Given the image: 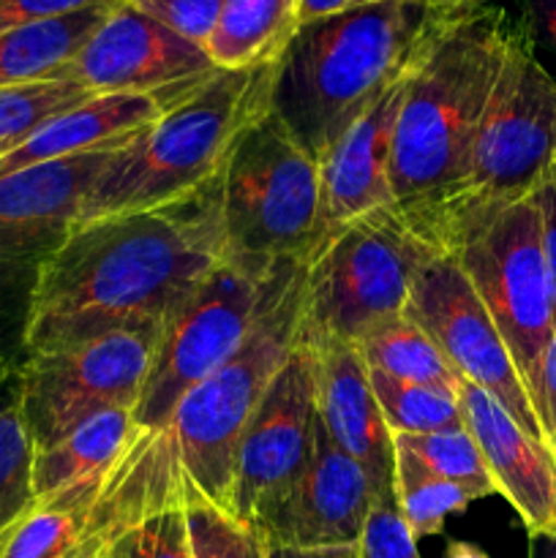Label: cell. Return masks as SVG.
Instances as JSON below:
<instances>
[{
    "label": "cell",
    "instance_id": "f35d334b",
    "mask_svg": "<svg viewBox=\"0 0 556 558\" xmlns=\"http://www.w3.org/2000/svg\"><path fill=\"white\" fill-rule=\"evenodd\" d=\"M270 558H360V543L333 548H270Z\"/></svg>",
    "mask_w": 556,
    "mask_h": 558
},
{
    "label": "cell",
    "instance_id": "9c48e42d",
    "mask_svg": "<svg viewBox=\"0 0 556 558\" xmlns=\"http://www.w3.org/2000/svg\"><path fill=\"white\" fill-rule=\"evenodd\" d=\"M450 256L494 319L540 417V385L556 332V305L532 199L501 207L472 229Z\"/></svg>",
    "mask_w": 556,
    "mask_h": 558
},
{
    "label": "cell",
    "instance_id": "603a6c76",
    "mask_svg": "<svg viewBox=\"0 0 556 558\" xmlns=\"http://www.w3.org/2000/svg\"><path fill=\"white\" fill-rule=\"evenodd\" d=\"M300 27V0H223L205 52L223 71L276 63Z\"/></svg>",
    "mask_w": 556,
    "mask_h": 558
},
{
    "label": "cell",
    "instance_id": "7a4b0ae2",
    "mask_svg": "<svg viewBox=\"0 0 556 558\" xmlns=\"http://www.w3.org/2000/svg\"><path fill=\"white\" fill-rule=\"evenodd\" d=\"M512 31L516 16L505 0L450 11L403 82L390 147V191L396 213L425 245L467 172Z\"/></svg>",
    "mask_w": 556,
    "mask_h": 558
},
{
    "label": "cell",
    "instance_id": "2e32d148",
    "mask_svg": "<svg viewBox=\"0 0 556 558\" xmlns=\"http://www.w3.org/2000/svg\"><path fill=\"white\" fill-rule=\"evenodd\" d=\"M114 150L82 153L0 174V254H49L76 229Z\"/></svg>",
    "mask_w": 556,
    "mask_h": 558
},
{
    "label": "cell",
    "instance_id": "5bb4252c",
    "mask_svg": "<svg viewBox=\"0 0 556 558\" xmlns=\"http://www.w3.org/2000/svg\"><path fill=\"white\" fill-rule=\"evenodd\" d=\"M376 501L379 494L365 469L338 450L319 423L309 466L294 483L256 507L249 523L267 548L358 545Z\"/></svg>",
    "mask_w": 556,
    "mask_h": 558
},
{
    "label": "cell",
    "instance_id": "60d3db41",
    "mask_svg": "<svg viewBox=\"0 0 556 558\" xmlns=\"http://www.w3.org/2000/svg\"><path fill=\"white\" fill-rule=\"evenodd\" d=\"M445 558H491V556L483 554V550L472 543H450Z\"/></svg>",
    "mask_w": 556,
    "mask_h": 558
},
{
    "label": "cell",
    "instance_id": "30bf717a",
    "mask_svg": "<svg viewBox=\"0 0 556 558\" xmlns=\"http://www.w3.org/2000/svg\"><path fill=\"white\" fill-rule=\"evenodd\" d=\"M283 267L262 276L223 259L169 314L134 407L142 430L167 428L178 403L243 347Z\"/></svg>",
    "mask_w": 556,
    "mask_h": 558
},
{
    "label": "cell",
    "instance_id": "ba28073f",
    "mask_svg": "<svg viewBox=\"0 0 556 558\" xmlns=\"http://www.w3.org/2000/svg\"><path fill=\"white\" fill-rule=\"evenodd\" d=\"M434 254L396 207L336 229L303 265V332L358 343L403 316L414 276Z\"/></svg>",
    "mask_w": 556,
    "mask_h": 558
},
{
    "label": "cell",
    "instance_id": "52a82bcc",
    "mask_svg": "<svg viewBox=\"0 0 556 558\" xmlns=\"http://www.w3.org/2000/svg\"><path fill=\"white\" fill-rule=\"evenodd\" d=\"M227 259L267 272L305 265L319 245V161L276 114L240 140L221 174Z\"/></svg>",
    "mask_w": 556,
    "mask_h": 558
},
{
    "label": "cell",
    "instance_id": "74e56055",
    "mask_svg": "<svg viewBox=\"0 0 556 558\" xmlns=\"http://www.w3.org/2000/svg\"><path fill=\"white\" fill-rule=\"evenodd\" d=\"M382 3V0H300V25L325 20V16L343 14V11L365 9V5Z\"/></svg>",
    "mask_w": 556,
    "mask_h": 558
},
{
    "label": "cell",
    "instance_id": "4316f807",
    "mask_svg": "<svg viewBox=\"0 0 556 558\" xmlns=\"http://www.w3.org/2000/svg\"><path fill=\"white\" fill-rule=\"evenodd\" d=\"M392 447H396V452L412 458L420 469H425L434 477L450 480V483L469 488L478 499L496 494L483 452H480L478 441L469 434L467 425L434 430V434L392 436Z\"/></svg>",
    "mask_w": 556,
    "mask_h": 558
},
{
    "label": "cell",
    "instance_id": "8992f818",
    "mask_svg": "<svg viewBox=\"0 0 556 558\" xmlns=\"http://www.w3.org/2000/svg\"><path fill=\"white\" fill-rule=\"evenodd\" d=\"M551 169H556V74L516 22L467 172L431 238L436 254H450L501 207L527 199Z\"/></svg>",
    "mask_w": 556,
    "mask_h": 558
},
{
    "label": "cell",
    "instance_id": "b9f144b4",
    "mask_svg": "<svg viewBox=\"0 0 556 558\" xmlns=\"http://www.w3.org/2000/svg\"><path fill=\"white\" fill-rule=\"evenodd\" d=\"M418 3H425L428 9H436V11H456V9H463V5L480 3V0H418Z\"/></svg>",
    "mask_w": 556,
    "mask_h": 558
},
{
    "label": "cell",
    "instance_id": "8d00e7d4",
    "mask_svg": "<svg viewBox=\"0 0 556 558\" xmlns=\"http://www.w3.org/2000/svg\"><path fill=\"white\" fill-rule=\"evenodd\" d=\"M540 423H543L545 439L556 456V332L551 338L548 354L543 363V385H540Z\"/></svg>",
    "mask_w": 556,
    "mask_h": 558
},
{
    "label": "cell",
    "instance_id": "cb8c5ba5",
    "mask_svg": "<svg viewBox=\"0 0 556 558\" xmlns=\"http://www.w3.org/2000/svg\"><path fill=\"white\" fill-rule=\"evenodd\" d=\"M354 347L365 368L390 376V379L450 387V390H458V381H461L439 347L431 341L428 332L414 325L407 314L379 325L368 336L360 338Z\"/></svg>",
    "mask_w": 556,
    "mask_h": 558
},
{
    "label": "cell",
    "instance_id": "f546056e",
    "mask_svg": "<svg viewBox=\"0 0 556 558\" xmlns=\"http://www.w3.org/2000/svg\"><path fill=\"white\" fill-rule=\"evenodd\" d=\"M185 526L194 558H270V548L251 523L202 499H185Z\"/></svg>",
    "mask_w": 556,
    "mask_h": 558
},
{
    "label": "cell",
    "instance_id": "d4e9b609",
    "mask_svg": "<svg viewBox=\"0 0 556 558\" xmlns=\"http://www.w3.org/2000/svg\"><path fill=\"white\" fill-rule=\"evenodd\" d=\"M33 463L36 447L22 414L20 379L16 371H0V543L36 507Z\"/></svg>",
    "mask_w": 556,
    "mask_h": 558
},
{
    "label": "cell",
    "instance_id": "d6986e66",
    "mask_svg": "<svg viewBox=\"0 0 556 558\" xmlns=\"http://www.w3.org/2000/svg\"><path fill=\"white\" fill-rule=\"evenodd\" d=\"M403 82L349 125L347 134L319 158V243L368 213L392 207L390 147Z\"/></svg>",
    "mask_w": 556,
    "mask_h": 558
},
{
    "label": "cell",
    "instance_id": "3957f363",
    "mask_svg": "<svg viewBox=\"0 0 556 558\" xmlns=\"http://www.w3.org/2000/svg\"><path fill=\"white\" fill-rule=\"evenodd\" d=\"M450 11L382 0L300 25L276 60L270 112L319 161L418 65Z\"/></svg>",
    "mask_w": 556,
    "mask_h": 558
},
{
    "label": "cell",
    "instance_id": "ffe728a7",
    "mask_svg": "<svg viewBox=\"0 0 556 558\" xmlns=\"http://www.w3.org/2000/svg\"><path fill=\"white\" fill-rule=\"evenodd\" d=\"M191 87L169 93H107V96L87 98L85 104L58 114L38 131H33L25 142L3 153L0 174L41 161H55V158L114 150V147L129 145L147 125L161 118L164 109L174 98L183 96Z\"/></svg>",
    "mask_w": 556,
    "mask_h": 558
},
{
    "label": "cell",
    "instance_id": "7bdbcfd3",
    "mask_svg": "<svg viewBox=\"0 0 556 558\" xmlns=\"http://www.w3.org/2000/svg\"><path fill=\"white\" fill-rule=\"evenodd\" d=\"M5 150H9V147H3V145H0V156H3V153H5Z\"/></svg>",
    "mask_w": 556,
    "mask_h": 558
},
{
    "label": "cell",
    "instance_id": "4fadbf2b",
    "mask_svg": "<svg viewBox=\"0 0 556 558\" xmlns=\"http://www.w3.org/2000/svg\"><path fill=\"white\" fill-rule=\"evenodd\" d=\"M316 425L314 349L300 332L240 436L232 494V512L240 521L249 523L256 507L294 483L309 466Z\"/></svg>",
    "mask_w": 556,
    "mask_h": 558
},
{
    "label": "cell",
    "instance_id": "ac0fdd59",
    "mask_svg": "<svg viewBox=\"0 0 556 558\" xmlns=\"http://www.w3.org/2000/svg\"><path fill=\"white\" fill-rule=\"evenodd\" d=\"M463 420L478 441L496 494L505 496L529 534H556V456L529 436L499 401L458 381Z\"/></svg>",
    "mask_w": 556,
    "mask_h": 558
},
{
    "label": "cell",
    "instance_id": "7402d4cb",
    "mask_svg": "<svg viewBox=\"0 0 556 558\" xmlns=\"http://www.w3.org/2000/svg\"><path fill=\"white\" fill-rule=\"evenodd\" d=\"M112 3L90 5L74 14L52 16L0 33V87L55 80L58 71H63L80 54Z\"/></svg>",
    "mask_w": 556,
    "mask_h": 558
},
{
    "label": "cell",
    "instance_id": "9a60e30c",
    "mask_svg": "<svg viewBox=\"0 0 556 558\" xmlns=\"http://www.w3.org/2000/svg\"><path fill=\"white\" fill-rule=\"evenodd\" d=\"M216 71L205 47L158 25L125 0H114L80 54L55 80L80 82L93 96L169 93L200 85Z\"/></svg>",
    "mask_w": 556,
    "mask_h": 558
},
{
    "label": "cell",
    "instance_id": "e0dca14e",
    "mask_svg": "<svg viewBox=\"0 0 556 558\" xmlns=\"http://www.w3.org/2000/svg\"><path fill=\"white\" fill-rule=\"evenodd\" d=\"M305 336V332H303ZM314 349L316 409L327 439L365 469L379 499L396 496V447L371 390L358 347L336 338H309Z\"/></svg>",
    "mask_w": 556,
    "mask_h": 558
},
{
    "label": "cell",
    "instance_id": "f1b7e54d",
    "mask_svg": "<svg viewBox=\"0 0 556 558\" xmlns=\"http://www.w3.org/2000/svg\"><path fill=\"white\" fill-rule=\"evenodd\" d=\"M87 98H93V93L71 80H38L0 87V145L11 150L44 123L80 107Z\"/></svg>",
    "mask_w": 556,
    "mask_h": 558
},
{
    "label": "cell",
    "instance_id": "5b68a950",
    "mask_svg": "<svg viewBox=\"0 0 556 558\" xmlns=\"http://www.w3.org/2000/svg\"><path fill=\"white\" fill-rule=\"evenodd\" d=\"M300 332L303 265H287L243 347L178 403L164 428L178 456L185 499L232 512L240 436Z\"/></svg>",
    "mask_w": 556,
    "mask_h": 558
},
{
    "label": "cell",
    "instance_id": "277c9868",
    "mask_svg": "<svg viewBox=\"0 0 556 558\" xmlns=\"http://www.w3.org/2000/svg\"><path fill=\"white\" fill-rule=\"evenodd\" d=\"M273 80L276 63L218 69L174 98L156 123L114 153L76 229L109 216L174 205L216 183L240 140L270 114Z\"/></svg>",
    "mask_w": 556,
    "mask_h": 558
},
{
    "label": "cell",
    "instance_id": "6da1fadb",
    "mask_svg": "<svg viewBox=\"0 0 556 558\" xmlns=\"http://www.w3.org/2000/svg\"><path fill=\"white\" fill-rule=\"evenodd\" d=\"M223 259L221 178L174 205L85 223L38 262L25 352H58L118 330H161Z\"/></svg>",
    "mask_w": 556,
    "mask_h": 558
},
{
    "label": "cell",
    "instance_id": "44dd1931",
    "mask_svg": "<svg viewBox=\"0 0 556 558\" xmlns=\"http://www.w3.org/2000/svg\"><path fill=\"white\" fill-rule=\"evenodd\" d=\"M140 436L142 428L134 423L131 409H112L80 423L58 445L36 452L33 463L36 499H52L63 490L104 480L123 461Z\"/></svg>",
    "mask_w": 556,
    "mask_h": 558
},
{
    "label": "cell",
    "instance_id": "1f68e13d",
    "mask_svg": "<svg viewBox=\"0 0 556 558\" xmlns=\"http://www.w3.org/2000/svg\"><path fill=\"white\" fill-rule=\"evenodd\" d=\"M125 3L200 47H207L223 9V0H125Z\"/></svg>",
    "mask_w": 556,
    "mask_h": 558
},
{
    "label": "cell",
    "instance_id": "d590c367",
    "mask_svg": "<svg viewBox=\"0 0 556 558\" xmlns=\"http://www.w3.org/2000/svg\"><path fill=\"white\" fill-rule=\"evenodd\" d=\"M529 199H532L534 210H537L540 243H543V256L545 265H548L551 292H554L556 305V169H551V172L540 180V185L529 194Z\"/></svg>",
    "mask_w": 556,
    "mask_h": 558
},
{
    "label": "cell",
    "instance_id": "e575fe53",
    "mask_svg": "<svg viewBox=\"0 0 556 558\" xmlns=\"http://www.w3.org/2000/svg\"><path fill=\"white\" fill-rule=\"evenodd\" d=\"M532 47L556 58V0H505Z\"/></svg>",
    "mask_w": 556,
    "mask_h": 558
},
{
    "label": "cell",
    "instance_id": "83f0119b",
    "mask_svg": "<svg viewBox=\"0 0 556 558\" xmlns=\"http://www.w3.org/2000/svg\"><path fill=\"white\" fill-rule=\"evenodd\" d=\"M392 490H396L398 512H401L403 523L414 539L439 534L447 518L458 515L472 501H478V496L469 488L450 483V480L434 477L403 452H396Z\"/></svg>",
    "mask_w": 556,
    "mask_h": 558
},
{
    "label": "cell",
    "instance_id": "d6a6232c",
    "mask_svg": "<svg viewBox=\"0 0 556 558\" xmlns=\"http://www.w3.org/2000/svg\"><path fill=\"white\" fill-rule=\"evenodd\" d=\"M360 558H420L418 539L409 534L396 496L376 501L365 532L360 537Z\"/></svg>",
    "mask_w": 556,
    "mask_h": 558
},
{
    "label": "cell",
    "instance_id": "4dcf8cb0",
    "mask_svg": "<svg viewBox=\"0 0 556 558\" xmlns=\"http://www.w3.org/2000/svg\"><path fill=\"white\" fill-rule=\"evenodd\" d=\"M104 558H194L191 556L185 501L153 510L114 537Z\"/></svg>",
    "mask_w": 556,
    "mask_h": 558
},
{
    "label": "cell",
    "instance_id": "484cf974",
    "mask_svg": "<svg viewBox=\"0 0 556 558\" xmlns=\"http://www.w3.org/2000/svg\"><path fill=\"white\" fill-rule=\"evenodd\" d=\"M379 412L392 436L434 434V430L461 428L463 407L458 390L436 385H412L368 371Z\"/></svg>",
    "mask_w": 556,
    "mask_h": 558
},
{
    "label": "cell",
    "instance_id": "ab89813d",
    "mask_svg": "<svg viewBox=\"0 0 556 558\" xmlns=\"http://www.w3.org/2000/svg\"><path fill=\"white\" fill-rule=\"evenodd\" d=\"M529 558H556V534H529Z\"/></svg>",
    "mask_w": 556,
    "mask_h": 558
},
{
    "label": "cell",
    "instance_id": "7c38bea8",
    "mask_svg": "<svg viewBox=\"0 0 556 558\" xmlns=\"http://www.w3.org/2000/svg\"><path fill=\"white\" fill-rule=\"evenodd\" d=\"M403 314L428 332L458 379L488 392L529 436L548 445L494 319L450 254H434L423 262Z\"/></svg>",
    "mask_w": 556,
    "mask_h": 558
},
{
    "label": "cell",
    "instance_id": "8fae6325",
    "mask_svg": "<svg viewBox=\"0 0 556 558\" xmlns=\"http://www.w3.org/2000/svg\"><path fill=\"white\" fill-rule=\"evenodd\" d=\"M161 330H118L58 352L27 354L16 371L22 414L36 452L85 420L131 409L145 387Z\"/></svg>",
    "mask_w": 556,
    "mask_h": 558
},
{
    "label": "cell",
    "instance_id": "836d02e7",
    "mask_svg": "<svg viewBox=\"0 0 556 558\" xmlns=\"http://www.w3.org/2000/svg\"><path fill=\"white\" fill-rule=\"evenodd\" d=\"M101 3H112V0H0V33L31 25V22L74 14V11Z\"/></svg>",
    "mask_w": 556,
    "mask_h": 558
}]
</instances>
